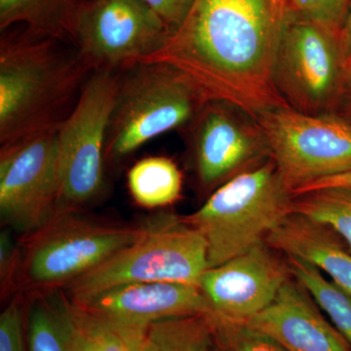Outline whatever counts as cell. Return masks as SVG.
Returning a JSON list of instances; mask_svg holds the SVG:
<instances>
[{
	"instance_id": "6da1fadb",
	"label": "cell",
	"mask_w": 351,
	"mask_h": 351,
	"mask_svg": "<svg viewBox=\"0 0 351 351\" xmlns=\"http://www.w3.org/2000/svg\"><path fill=\"white\" fill-rule=\"evenodd\" d=\"M289 16L288 0H196L165 45L138 63L169 64L208 101L257 119L270 108L289 107L274 80Z\"/></svg>"
},
{
	"instance_id": "7a4b0ae2",
	"label": "cell",
	"mask_w": 351,
	"mask_h": 351,
	"mask_svg": "<svg viewBox=\"0 0 351 351\" xmlns=\"http://www.w3.org/2000/svg\"><path fill=\"white\" fill-rule=\"evenodd\" d=\"M62 41L29 31L0 43L1 145L58 128L75 108L93 69Z\"/></svg>"
},
{
	"instance_id": "3957f363",
	"label": "cell",
	"mask_w": 351,
	"mask_h": 351,
	"mask_svg": "<svg viewBox=\"0 0 351 351\" xmlns=\"http://www.w3.org/2000/svg\"><path fill=\"white\" fill-rule=\"evenodd\" d=\"M293 197L269 159L215 189L199 209L184 219L204 237L210 269L265 242L292 213Z\"/></svg>"
},
{
	"instance_id": "277c9868",
	"label": "cell",
	"mask_w": 351,
	"mask_h": 351,
	"mask_svg": "<svg viewBox=\"0 0 351 351\" xmlns=\"http://www.w3.org/2000/svg\"><path fill=\"white\" fill-rule=\"evenodd\" d=\"M207 269V245L202 234L184 218L164 214L142 226L135 241L66 287L69 301L80 304L126 284L179 282L198 286Z\"/></svg>"
},
{
	"instance_id": "5b68a950",
	"label": "cell",
	"mask_w": 351,
	"mask_h": 351,
	"mask_svg": "<svg viewBox=\"0 0 351 351\" xmlns=\"http://www.w3.org/2000/svg\"><path fill=\"white\" fill-rule=\"evenodd\" d=\"M208 101L169 64L137 63L120 69L106 156L123 158L152 138L189 127Z\"/></svg>"
},
{
	"instance_id": "8992f818",
	"label": "cell",
	"mask_w": 351,
	"mask_h": 351,
	"mask_svg": "<svg viewBox=\"0 0 351 351\" xmlns=\"http://www.w3.org/2000/svg\"><path fill=\"white\" fill-rule=\"evenodd\" d=\"M120 69H98L57 132L60 189L57 215L88 204L104 186L108 129Z\"/></svg>"
},
{
	"instance_id": "52a82bcc",
	"label": "cell",
	"mask_w": 351,
	"mask_h": 351,
	"mask_svg": "<svg viewBox=\"0 0 351 351\" xmlns=\"http://www.w3.org/2000/svg\"><path fill=\"white\" fill-rule=\"evenodd\" d=\"M286 188L293 195L311 182L351 171V122L336 112L307 114L291 107L258 115Z\"/></svg>"
},
{
	"instance_id": "ba28073f",
	"label": "cell",
	"mask_w": 351,
	"mask_h": 351,
	"mask_svg": "<svg viewBox=\"0 0 351 351\" xmlns=\"http://www.w3.org/2000/svg\"><path fill=\"white\" fill-rule=\"evenodd\" d=\"M345 69L339 32L290 12L274 69L289 107L307 114L334 112Z\"/></svg>"
},
{
	"instance_id": "9c48e42d",
	"label": "cell",
	"mask_w": 351,
	"mask_h": 351,
	"mask_svg": "<svg viewBox=\"0 0 351 351\" xmlns=\"http://www.w3.org/2000/svg\"><path fill=\"white\" fill-rule=\"evenodd\" d=\"M58 128L1 145L0 213L19 232H39L56 217L61 189Z\"/></svg>"
},
{
	"instance_id": "30bf717a",
	"label": "cell",
	"mask_w": 351,
	"mask_h": 351,
	"mask_svg": "<svg viewBox=\"0 0 351 351\" xmlns=\"http://www.w3.org/2000/svg\"><path fill=\"white\" fill-rule=\"evenodd\" d=\"M172 34L142 0H88L75 41L91 69H123L152 56Z\"/></svg>"
},
{
	"instance_id": "8fae6325",
	"label": "cell",
	"mask_w": 351,
	"mask_h": 351,
	"mask_svg": "<svg viewBox=\"0 0 351 351\" xmlns=\"http://www.w3.org/2000/svg\"><path fill=\"white\" fill-rule=\"evenodd\" d=\"M189 128L196 176L203 188L217 189L270 159L257 120L225 101H208Z\"/></svg>"
},
{
	"instance_id": "7c38bea8",
	"label": "cell",
	"mask_w": 351,
	"mask_h": 351,
	"mask_svg": "<svg viewBox=\"0 0 351 351\" xmlns=\"http://www.w3.org/2000/svg\"><path fill=\"white\" fill-rule=\"evenodd\" d=\"M142 228L56 223L32 244L25 272L38 286L68 284L137 239Z\"/></svg>"
},
{
	"instance_id": "4fadbf2b",
	"label": "cell",
	"mask_w": 351,
	"mask_h": 351,
	"mask_svg": "<svg viewBox=\"0 0 351 351\" xmlns=\"http://www.w3.org/2000/svg\"><path fill=\"white\" fill-rule=\"evenodd\" d=\"M292 277L287 257L263 242L205 270L198 286L211 313L245 323L267 308Z\"/></svg>"
},
{
	"instance_id": "5bb4252c",
	"label": "cell",
	"mask_w": 351,
	"mask_h": 351,
	"mask_svg": "<svg viewBox=\"0 0 351 351\" xmlns=\"http://www.w3.org/2000/svg\"><path fill=\"white\" fill-rule=\"evenodd\" d=\"M76 306L112 326L145 329L157 321L212 311L198 286L179 282L126 284Z\"/></svg>"
},
{
	"instance_id": "9a60e30c",
	"label": "cell",
	"mask_w": 351,
	"mask_h": 351,
	"mask_svg": "<svg viewBox=\"0 0 351 351\" xmlns=\"http://www.w3.org/2000/svg\"><path fill=\"white\" fill-rule=\"evenodd\" d=\"M322 311L311 293L292 277L267 308L245 323L286 351H351L345 337Z\"/></svg>"
},
{
	"instance_id": "2e32d148",
	"label": "cell",
	"mask_w": 351,
	"mask_h": 351,
	"mask_svg": "<svg viewBox=\"0 0 351 351\" xmlns=\"http://www.w3.org/2000/svg\"><path fill=\"white\" fill-rule=\"evenodd\" d=\"M265 243L286 257L311 263L351 295V251L331 226L292 212L267 235Z\"/></svg>"
},
{
	"instance_id": "e0dca14e",
	"label": "cell",
	"mask_w": 351,
	"mask_h": 351,
	"mask_svg": "<svg viewBox=\"0 0 351 351\" xmlns=\"http://www.w3.org/2000/svg\"><path fill=\"white\" fill-rule=\"evenodd\" d=\"M88 0H0V29L24 24L36 36L75 41L76 25Z\"/></svg>"
},
{
	"instance_id": "ac0fdd59",
	"label": "cell",
	"mask_w": 351,
	"mask_h": 351,
	"mask_svg": "<svg viewBox=\"0 0 351 351\" xmlns=\"http://www.w3.org/2000/svg\"><path fill=\"white\" fill-rule=\"evenodd\" d=\"M127 181L132 197L143 207L167 206L181 195V171L167 157L152 156L138 161L129 171Z\"/></svg>"
},
{
	"instance_id": "d6986e66",
	"label": "cell",
	"mask_w": 351,
	"mask_h": 351,
	"mask_svg": "<svg viewBox=\"0 0 351 351\" xmlns=\"http://www.w3.org/2000/svg\"><path fill=\"white\" fill-rule=\"evenodd\" d=\"M287 258L293 277L311 293L351 346V295L311 263L301 258Z\"/></svg>"
},
{
	"instance_id": "ffe728a7",
	"label": "cell",
	"mask_w": 351,
	"mask_h": 351,
	"mask_svg": "<svg viewBox=\"0 0 351 351\" xmlns=\"http://www.w3.org/2000/svg\"><path fill=\"white\" fill-rule=\"evenodd\" d=\"M293 212L331 226L351 251V186L317 189L294 195Z\"/></svg>"
},
{
	"instance_id": "44dd1931",
	"label": "cell",
	"mask_w": 351,
	"mask_h": 351,
	"mask_svg": "<svg viewBox=\"0 0 351 351\" xmlns=\"http://www.w3.org/2000/svg\"><path fill=\"white\" fill-rule=\"evenodd\" d=\"M157 351H210L212 328L207 314L168 318L147 329Z\"/></svg>"
},
{
	"instance_id": "7402d4cb",
	"label": "cell",
	"mask_w": 351,
	"mask_h": 351,
	"mask_svg": "<svg viewBox=\"0 0 351 351\" xmlns=\"http://www.w3.org/2000/svg\"><path fill=\"white\" fill-rule=\"evenodd\" d=\"M29 351H71V325L66 302H38L29 317Z\"/></svg>"
},
{
	"instance_id": "603a6c76",
	"label": "cell",
	"mask_w": 351,
	"mask_h": 351,
	"mask_svg": "<svg viewBox=\"0 0 351 351\" xmlns=\"http://www.w3.org/2000/svg\"><path fill=\"white\" fill-rule=\"evenodd\" d=\"M71 325V351H126L119 328L66 301Z\"/></svg>"
},
{
	"instance_id": "cb8c5ba5",
	"label": "cell",
	"mask_w": 351,
	"mask_h": 351,
	"mask_svg": "<svg viewBox=\"0 0 351 351\" xmlns=\"http://www.w3.org/2000/svg\"><path fill=\"white\" fill-rule=\"evenodd\" d=\"M207 315L212 328L210 351H286L274 339L246 323L226 319L213 313Z\"/></svg>"
},
{
	"instance_id": "d4e9b609",
	"label": "cell",
	"mask_w": 351,
	"mask_h": 351,
	"mask_svg": "<svg viewBox=\"0 0 351 351\" xmlns=\"http://www.w3.org/2000/svg\"><path fill=\"white\" fill-rule=\"evenodd\" d=\"M293 15L341 32L351 0H288Z\"/></svg>"
},
{
	"instance_id": "484cf974",
	"label": "cell",
	"mask_w": 351,
	"mask_h": 351,
	"mask_svg": "<svg viewBox=\"0 0 351 351\" xmlns=\"http://www.w3.org/2000/svg\"><path fill=\"white\" fill-rule=\"evenodd\" d=\"M0 351H27L22 307L13 302L0 316Z\"/></svg>"
},
{
	"instance_id": "4316f807",
	"label": "cell",
	"mask_w": 351,
	"mask_h": 351,
	"mask_svg": "<svg viewBox=\"0 0 351 351\" xmlns=\"http://www.w3.org/2000/svg\"><path fill=\"white\" fill-rule=\"evenodd\" d=\"M174 32L186 21L196 0H142Z\"/></svg>"
},
{
	"instance_id": "83f0119b",
	"label": "cell",
	"mask_w": 351,
	"mask_h": 351,
	"mask_svg": "<svg viewBox=\"0 0 351 351\" xmlns=\"http://www.w3.org/2000/svg\"><path fill=\"white\" fill-rule=\"evenodd\" d=\"M125 341L126 351H157L149 328H119Z\"/></svg>"
},
{
	"instance_id": "f1b7e54d",
	"label": "cell",
	"mask_w": 351,
	"mask_h": 351,
	"mask_svg": "<svg viewBox=\"0 0 351 351\" xmlns=\"http://www.w3.org/2000/svg\"><path fill=\"white\" fill-rule=\"evenodd\" d=\"M334 112L351 122V63L346 66Z\"/></svg>"
},
{
	"instance_id": "f546056e",
	"label": "cell",
	"mask_w": 351,
	"mask_h": 351,
	"mask_svg": "<svg viewBox=\"0 0 351 351\" xmlns=\"http://www.w3.org/2000/svg\"><path fill=\"white\" fill-rule=\"evenodd\" d=\"M337 186H351V171L350 172L343 173V174L332 176V177L311 182V184L299 189L294 195H302V193H308V191H317V189L337 188Z\"/></svg>"
},
{
	"instance_id": "4dcf8cb0",
	"label": "cell",
	"mask_w": 351,
	"mask_h": 351,
	"mask_svg": "<svg viewBox=\"0 0 351 351\" xmlns=\"http://www.w3.org/2000/svg\"><path fill=\"white\" fill-rule=\"evenodd\" d=\"M339 43L346 66L351 63V3L339 32Z\"/></svg>"
}]
</instances>
